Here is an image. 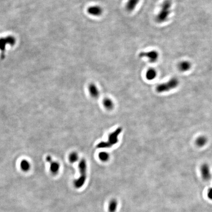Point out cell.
<instances>
[{
	"instance_id": "8992f818",
	"label": "cell",
	"mask_w": 212,
	"mask_h": 212,
	"mask_svg": "<svg viewBox=\"0 0 212 212\" xmlns=\"http://www.w3.org/2000/svg\"><path fill=\"white\" fill-rule=\"evenodd\" d=\"M138 56L140 58L144 57L147 58L151 63H155L158 60L159 54L156 50H151L148 52H142L140 53Z\"/></svg>"
},
{
	"instance_id": "2e32d148",
	"label": "cell",
	"mask_w": 212,
	"mask_h": 212,
	"mask_svg": "<svg viewBox=\"0 0 212 212\" xmlns=\"http://www.w3.org/2000/svg\"><path fill=\"white\" fill-rule=\"evenodd\" d=\"M20 168L23 171L27 172L30 169L31 164L27 160H23L20 163Z\"/></svg>"
},
{
	"instance_id": "3957f363",
	"label": "cell",
	"mask_w": 212,
	"mask_h": 212,
	"mask_svg": "<svg viewBox=\"0 0 212 212\" xmlns=\"http://www.w3.org/2000/svg\"><path fill=\"white\" fill-rule=\"evenodd\" d=\"M79 168L80 172V177L74 181V186L76 189H80L82 187L86 181L87 165L86 160L84 159L81 160L79 164Z\"/></svg>"
},
{
	"instance_id": "277c9868",
	"label": "cell",
	"mask_w": 212,
	"mask_h": 212,
	"mask_svg": "<svg viewBox=\"0 0 212 212\" xmlns=\"http://www.w3.org/2000/svg\"><path fill=\"white\" fill-rule=\"evenodd\" d=\"M179 85V81L176 78H172L166 83L158 85L156 91L158 93L168 92L172 89H175Z\"/></svg>"
},
{
	"instance_id": "d6986e66",
	"label": "cell",
	"mask_w": 212,
	"mask_h": 212,
	"mask_svg": "<svg viewBox=\"0 0 212 212\" xmlns=\"http://www.w3.org/2000/svg\"><path fill=\"white\" fill-rule=\"evenodd\" d=\"M78 159V155L76 152L71 153L69 156V161L71 163H75Z\"/></svg>"
},
{
	"instance_id": "7c38bea8",
	"label": "cell",
	"mask_w": 212,
	"mask_h": 212,
	"mask_svg": "<svg viewBox=\"0 0 212 212\" xmlns=\"http://www.w3.org/2000/svg\"><path fill=\"white\" fill-rule=\"evenodd\" d=\"M208 138L204 135H200L195 140V145L199 147H202L205 146L207 143Z\"/></svg>"
},
{
	"instance_id": "6da1fadb",
	"label": "cell",
	"mask_w": 212,
	"mask_h": 212,
	"mask_svg": "<svg viewBox=\"0 0 212 212\" xmlns=\"http://www.w3.org/2000/svg\"><path fill=\"white\" fill-rule=\"evenodd\" d=\"M172 2L171 0H165L161 6L160 10L156 15L155 20L158 23H163L169 18L171 13Z\"/></svg>"
},
{
	"instance_id": "30bf717a",
	"label": "cell",
	"mask_w": 212,
	"mask_h": 212,
	"mask_svg": "<svg viewBox=\"0 0 212 212\" xmlns=\"http://www.w3.org/2000/svg\"><path fill=\"white\" fill-rule=\"evenodd\" d=\"M140 0H128L125 5V9L128 12L131 13L135 9Z\"/></svg>"
},
{
	"instance_id": "8fae6325",
	"label": "cell",
	"mask_w": 212,
	"mask_h": 212,
	"mask_svg": "<svg viewBox=\"0 0 212 212\" xmlns=\"http://www.w3.org/2000/svg\"><path fill=\"white\" fill-rule=\"evenodd\" d=\"M88 91L91 95L93 98H97L99 96V91L97 86L94 84H91L88 86Z\"/></svg>"
},
{
	"instance_id": "5bb4252c",
	"label": "cell",
	"mask_w": 212,
	"mask_h": 212,
	"mask_svg": "<svg viewBox=\"0 0 212 212\" xmlns=\"http://www.w3.org/2000/svg\"><path fill=\"white\" fill-rule=\"evenodd\" d=\"M157 76V71L154 68H149L146 72V78L149 81H152L155 79Z\"/></svg>"
},
{
	"instance_id": "5b68a950",
	"label": "cell",
	"mask_w": 212,
	"mask_h": 212,
	"mask_svg": "<svg viewBox=\"0 0 212 212\" xmlns=\"http://www.w3.org/2000/svg\"><path fill=\"white\" fill-rule=\"evenodd\" d=\"M15 39L13 37H8L6 38H2L0 39V50L1 51V58L3 60L5 57V50L6 45L10 44L13 45L15 44Z\"/></svg>"
},
{
	"instance_id": "52a82bcc",
	"label": "cell",
	"mask_w": 212,
	"mask_h": 212,
	"mask_svg": "<svg viewBox=\"0 0 212 212\" xmlns=\"http://www.w3.org/2000/svg\"><path fill=\"white\" fill-rule=\"evenodd\" d=\"M200 172L202 178L205 181H208L211 179L212 174L211 172L209 164H207L204 163L202 164L200 167Z\"/></svg>"
},
{
	"instance_id": "7a4b0ae2",
	"label": "cell",
	"mask_w": 212,
	"mask_h": 212,
	"mask_svg": "<svg viewBox=\"0 0 212 212\" xmlns=\"http://www.w3.org/2000/svg\"><path fill=\"white\" fill-rule=\"evenodd\" d=\"M122 131V129L121 128H118L115 131L110 134L107 141H102L97 145V147L98 148H108L112 147L114 145H116L119 141L118 137Z\"/></svg>"
},
{
	"instance_id": "ac0fdd59",
	"label": "cell",
	"mask_w": 212,
	"mask_h": 212,
	"mask_svg": "<svg viewBox=\"0 0 212 212\" xmlns=\"http://www.w3.org/2000/svg\"><path fill=\"white\" fill-rule=\"evenodd\" d=\"M99 158L102 161H107L109 159V154L107 152H101L99 154Z\"/></svg>"
},
{
	"instance_id": "44dd1931",
	"label": "cell",
	"mask_w": 212,
	"mask_h": 212,
	"mask_svg": "<svg viewBox=\"0 0 212 212\" xmlns=\"http://www.w3.org/2000/svg\"><path fill=\"white\" fill-rule=\"evenodd\" d=\"M46 161H47L48 163H49L50 162L52 161L53 160L52 158V157H51V156H47V157H46Z\"/></svg>"
},
{
	"instance_id": "9c48e42d",
	"label": "cell",
	"mask_w": 212,
	"mask_h": 212,
	"mask_svg": "<svg viewBox=\"0 0 212 212\" xmlns=\"http://www.w3.org/2000/svg\"><path fill=\"white\" fill-rule=\"evenodd\" d=\"M192 63L189 60H182L178 65V68L181 72H185L190 70L192 68Z\"/></svg>"
},
{
	"instance_id": "ba28073f",
	"label": "cell",
	"mask_w": 212,
	"mask_h": 212,
	"mask_svg": "<svg viewBox=\"0 0 212 212\" xmlns=\"http://www.w3.org/2000/svg\"><path fill=\"white\" fill-rule=\"evenodd\" d=\"M87 12L92 16L99 17L103 14V9L100 6L95 5L89 6L87 9Z\"/></svg>"
},
{
	"instance_id": "e0dca14e",
	"label": "cell",
	"mask_w": 212,
	"mask_h": 212,
	"mask_svg": "<svg viewBox=\"0 0 212 212\" xmlns=\"http://www.w3.org/2000/svg\"><path fill=\"white\" fill-rule=\"evenodd\" d=\"M103 105L108 110H111L114 107V103L112 100L109 98H105L103 101Z\"/></svg>"
},
{
	"instance_id": "ffe728a7",
	"label": "cell",
	"mask_w": 212,
	"mask_h": 212,
	"mask_svg": "<svg viewBox=\"0 0 212 212\" xmlns=\"http://www.w3.org/2000/svg\"><path fill=\"white\" fill-rule=\"evenodd\" d=\"M207 194L208 198H209V199L212 200V187H210L208 189Z\"/></svg>"
},
{
	"instance_id": "4fadbf2b",
	"label": "cell",
	"mask_w": 212,
	"mask_h": 212,
	"mask_svg": "<svg viewBox=\"0 0 212 212\" xmlns=\"http://www.w3.org/2000/svg\"><path fill=\"white\" fill-rule=\"evenodd\" d=\"M49 164L50 170L51 171V173L53 174H57L60 170V164L57 161H53V160L50 162Z\"/></svg>"
},
{
	"instance_id": "9a60e30c",
	"label": "cell",
	"mask_w": 212,
	"mask_h": 212,
	"mask_svg": "<svg viewBox=\"0 0 212 212\" xmlns=\"http://www.w3.org/2000/svg\"><path fill=\"white\" fill-rule=\"evenodd\" d=\"M118 203L115 199L111 200L108 205V210L109 212H115L117 210Z\"/></svg>"
}]
</instances>
